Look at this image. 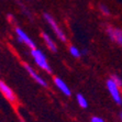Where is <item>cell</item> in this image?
I'll use <instances>...</instances> for the list:
<instances>
[{"label":"cell","instance_id":"6da1fadb","mask_svg":"<svg viewBox=\"0 0 122 122\" xmlns=\"http://www.w3.org/2000/svg\"><path fill=\"white\" fill-rule=\"evenodd\" d=\"M31 55L33 57L34 62L36 63V65L40 68H42L43 71H47V73H51L52 68L50 66V64L47 63V60H46L45 55L43 54V52L37 50V48H32L31 50Z\"/></svg>","mask_w":122,"mask_h":122},{"label":"cell","instance_id":"7a4b0ae2","mask_svg":"<svg viewBox=\"0 0 122 122\" xmlns=\"http://www.w3.org/2000/svg\"><path fill=\"white\" fill-rule=\"evenodd\" d=\"M106 85H107V89H108L112 100L116 102L117 105H122V97H121V94H120V90H119L120 87L114 82V80L112 79V78H110V79L107 80Z\"/></svg>","mask_w":122,"mask_h":122},{"label":"cell","instance_id":"3957f363","mask_svg":"<svg viewBox=\"0 0 122 122\" xmlns=\"http://www.w3.org/2000/svg\"><path fill=\"white\" fill-rule=\"evenodd\" d=\"M44 19L47 21V23L50 24V26L52 28V30H53V31H54V33L56 34V36L58 37L62 42H66V35H65V33L61 30V28L58 26V24L56 23V21L54 20V18L52 17L51 14L44 13Z\"/></svg>","mask_w":122,"mask_h":122},{"label":"cell","instance_id":"277c9868","mask_svg":"<svg viewBox=\"0 0 122 122\" xmlns=\"http://www.w3.org/2000/svg\"><path fill=\"white\" fill-rule=\"evenodd\" d=\"M106 32L108 34V36L110 37L112 41L122 46V30L118 28H113V26H108L106 29Z\"/></svg>","mask_w":122,"mask_h":122},{"label":"cell","instance_id":"5b68a950","mask_svg":"<svg viewBox=\"0 0 122 122\" xmlns=\"http://www.w3.org/2000/svg\"><path fill=\"white\" fill-rule=\"evenodd\" d=\"M15 34H17V37L19 42L24 43L25 45H28L29 47H31V48H35V43L30 39V36L21 28H15Z\"/></svg>","mask_w":122,"mask_h":122},{"label":"cell","instance_id":"8992f818","mask_svg":"<svg viewBox=\"0 0 122 122\" xmlns=\"http://www.w3.org/2000/svg\"><path fill=\"white\" fill-rule=\"evenodd\" d=\"M0 90H1L2 95L5 96V98H7L9 101H11V102L15 101V95H14L13 90L7 85L6 82L2 81V80L0 81Z\"/></svg>","mask_w":122,"mask_h":122},{"label":"cell","instance_id":"52a82bcc","mask_svg":"<svg viewBox=\"0 0 122 122\" xmlns=\"http://www.w3.org/2000/svg\"><path fill=\"white\" fill-rule=\"evenodd\" d=\"M24 68H25L26 71H28L29 74H30V76L33 78V80H35V81H36L39 85L43 86V87H46V86H47V82L45 81V79H44V78H42V77L37 74L36 71H34V69L30 65H28V64H24Z\"/></svg>","mask_w":122,"mask_h":122},{"label":"cell","instance_id":"ba28073f","mask_svg":"<svg viewBox=\"0 0 122 122\" xmlns=\"http://www.w3.org/2000/svg\"><path fill=\"white\" fill-rule=\"evenodd\" d=\"M54 84H55V86L57 87V89H60V90L62 91L65 96L69 97L71 95V89L68 88V86L66 85V82L64 81L63 79H61L60 77H55V78H54Z\"/></svg>","mask_w":122,"mask_h":122},{"label":"cell","instance_id":"9c48e42d","mask_svg":"<svg viewBox=\"0 0 122 122\" xmlns=\"http://www.w3.org/2000/svg\"><path fill=\"white\" fill-rule=\"evenodd\" d=\"M42 36H43V39H44V41H45L46 45L48 46V48H50L52 52H57V46L54 43V41L52 40V37L46 33H42Z\"/></svg>","mask_w":122,"mask_h":122},{"label":"cell","instance_id":"30bf717a","mask_svg":"<svg viewBox=\"0 0 122 122\" xmlns=\"http://www.w3.org/2000/svg\"><path fill=\"white\" fill-rule=\"evenodd\" d=\"M76 99H77V103H78L81 108H87V107H88V101H87V99H86L81 94H77Z\"/></svg>","mask_w":122,"mask_h":122},{"label":"cell","instance_id":"8fae6325","mask_svg":"<svg viewBox=\"0 0 122 122\" xmlns=\"http://www.w3.org/2000/svg\"><path fill=\"white\" fill-rule=\"evenodd\" d=\"M69 53L71 54V56H74V57H80L81 56V51H79V50L74 45L69 46Z\"/></svg>","mask_w":122,"mask_h":122},{"label":"cell","instance_id":"7c38bea8","mask_svg":"<svg viewBox=\"0 0 122 122\" xmlns=\"http://www.w3.org/2000/svg\"><path fill=\"white\" fill-rule=\"evenodd\" d=\"M111 78L114 80V82H116V84L119 86V87H121V86H122V79H121V77H119L118 75H112V77H111Z\"/></svg>","mask_w":122,"mask_h":122},{"label":"cell","instance_id":"4fadbf2b","mask_svg":"<svg viewBox=\"0 0 122 122\" xmlns=\"http://www.w3.org/2000/svg\"><path fill=\"white\" fill-rule=\"evenodd\" d=\"M100 10H101V12L103 14H105V15H109V14H110V11H109V9L107 8V7L105 6V5H100Z\"/></svg>","mask_w":122,"mask_h":122},{"label":"cell","instance_id":"5bb4252c","mask_svg":"<svg viewBox=\"0 0 122 122\" xmlns=\"http://www.w3.org/2000/svg\"><path fill=\"white\" fill-rule=\"evenodd\" d=\"M90 122H105V120L100 117H92L90 119Z\"/></svg>","mask_w":122,"mask_h":122},{"label":"cell","instance_id":"9a60e30c","mask_svg":"<svg viewBox=\"0 0 122 122\" xmlns=\"http://www.w3.org/2000/svg\"><path fill=\"white\" fill-rule=\"evenodd\" d=\"M120 120H121V122H122V112H120Z\"/></svg>","mask_w":122,"mask_h":122}]
</instances>
